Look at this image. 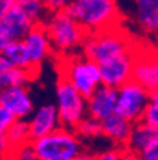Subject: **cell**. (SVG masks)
<instances>
[{
	"mask_svg": "<svg viewBox=\"0 0 158 160\" xmlns=\"http://www.w3.org/2000/svg\"><path fill=\"white\" fill-rule=\"evenodd\" d=\"M12 66H13V64H12V62L6 57V54H4L3 52H0V73L7 69H10Z\"/></svg>",
	"mask_w": 158,
	"mask_h": 160,
	"instance_id": "32",
	"label": "cell"
},
{
	"mask_svg": "<svg viewBox=\"0 0 158 160\" xmlns=\"http://www.w3.org/2000/svg\"><path fill=\"white\" fill-rule=\"evenodd\" d=\"M135 49L98 63L101 84L117 89V87H120L121 84H124L125 82H128L131 79Z\"/></svg>",
	"mask_w": 158,
	"mask_h": 160,
	"instance_id": "9",
	"label": "cell"
},
{
	"mask_svg": "<svg viewBox=\"0 0 158 160\" xmlns=\"http://www.w3.org/2000/svg\"><path fill=\"white\" fill-rule=\"evenodd\" d=\"M9 160H37V159H36V154L33 152L31 144L26 143L23 146L14 149L12 152V154H10Z\"/></svg>",
	"mask_w": 158,
	"mask_h": 160,
	"instance_id": "24",
	"label": "cell"
},
{
	"mask_svg": "<svg viewBox=\"0 0 158 160\" xmlns=\"http://www.w3.org/2000/svg\"><path fill=\"white\" fill-rule=\"evenodd\" d=\"M66 12L87 33L117 26L120 22L117 0H71Z\"/></svg>",
	"mask_w": 158,
	"mask_h": 160,
	"instance_id": "1",
	"label": "cell"
},
{
	"mask_svg": "<svg viewBox=\"0 0 158 160\" xmlns=\"http://www.w3.org/2000/svg\"><path fill=\"white\" fill-rule=\"evenodd\" d=\"M131 79L148 92L158 90V62L154 50L148 49L144 53L140 52V49H135Z\"/></svg>",
	"mask_w": 158,
	"mask_h": 160,
	"instance_id": "10",
	"label": "cell"
},
{
	"mask_svg": "<svg viewBox=\"0 0 158 160\" xmlns=\"http://www.w3.org/2000/svg\"><path fill=\"white\" fill-rule=\"evenodd\" d=\"M70 160H96V156L91 153H86V152H81V153L76 154V156L73 157Z\"/></svg>",
	"mask_w": 158,
	"mask_h": 160,
	"instance_id": "33",
	"label": "cell"
},
{
	"mask_svg": "<svg viewBox=\"0 0 158 160\" xmlns=\"http://www.w3.org/2000/svg\"><path fill=\"white\" fill-rule=\"evenodd\" d=\"M142 160H158V142L147 146L141 153H138Z\"/></svg>",
	"mask_w": 158,
	"mask_h": 160,
	"instance_id": "29",
	"label": "cell"
},
{
	"mask_svg": "<svg viewBox=\"0 0 158 160\" xmlns=\"http://www.w3.org/2000/svg\"><path fill=\"white\" fill-rule=\"evenodd\" d=\"M44 6H46L49 13H54V12H63L67 10L70 2L71 0H43Z\"/></svg>",
	"mask_w": 158,
	"mask_h": 160,
	"instance_id": "26",
	"label": "cell"
},
{
	"mask_svg": "<svg viewBox=\"0 0 158 160\" xmlns=\"http://www.w3.org/2000/svg\"><path fill=\"white\" fill-rule=\"evenodd\" d=\"M37 77V73L30 69L12 66L10 69L0 73V89L12 86H27Z\"/></svg>",
	"mask_w": 158,
	"mask_h": 160,
	"instance_id": "18",
	"label": "cell"
},
{
	"mask_svg": "<svg viewBox=\"0 0 158 160\" xmlns=\"http://www.w3.org/2000/svg\"><path fill=\"white\" fill-rule=\"evenodd\" d=\"M0 104L9 110L14 119H27L34 110L33 100L27 86L0 89Z\"/></svg>",
	"mask_w": 158,
	"mask_h": 160,
	"instance_id": "11",
	"label": "cell"
},
{
	"mask_svg": "<svg viewBox=\"0 0 158 160\" xmlns=\"http://www.w3.org/2000/svg\"><path fill=\"white\" fill-rule=\"evenodd\" d=\"M141 122L150 124V126L158 127V90L150 92L148 103L142 112Z\"/></svg>",
	"mask_w": 158,
	"mask_h": 160,
	"instance_id": "23",
	"label": "cell"
},
{
	"mask_svg": "<svg viewBox=\"0 0 158 160\" xmlns=\"http://www.w3.org/2000/svg\"><path fill=\"white\" fill-rule=\"evenodd\" d=\"M56 94V109L60 126L66 129H74L80 120L87 116L86 97H83L67 80L61 77H59V82H57Z\"/></svg>",
	"mask_w": 158,
	"mask_h": 160,
	"instance_id": "6",
	"label": "cell"
},
{
	"mask_svg": "<svg viewBox=\"0 0 158 160\" xmlns=\"http://www.w3.org/2000/svg\"><path fill=\"white\" fill-rule=\"evenodd\" d=\"M80 49L84 56L98 64L121 53L131 52L135 46L130 34L117 24L108 29L87 33Z\"/></svg>",
	"mask_w": 158,
	"mask_h": 160,
	"instance_id": "3",
	"label": "cell"
},
{
	"mask_svg": "<svg viewBox=\"0 0 158 160\" xmlns=\"http://www.w3.org/2000/svg\"><path fill=\"white\" fill-rule=\"evenodd\" d=\"M14 6L33 23H43L49 14L43 0H16Z\"/></svg>",
	"mask_w": 158,
	"mask_h": 160,
	"instance_id": "20",
	"label": "cell"
},
{
	"mask_svg": "<svg viewBox=\"0 0 158 160\" xmlns=\"http://www.w3.org/2000/svg\"><path fill=\"white\" fill-rule=\"evenodd\" d=\"M124 153H125V147L114 146L113 149L104 150L100 154H97L96 160H124Z\"/></svg>",
	"mask_w": 158,
	"mask_h": 160,
	"instance_id": "25",
	"label": "cell"
},
{
	"mask_svg": "<svg viewBox=\"0 0 158 160\" xmlns=\"http://www.w3.org/2000/svg\"><path fill=\"white\" fill-rule=\"evenodd\" d=\"M150 92L142 87L135 80L130 79L120 87H117V100H115L114 113L124 117L131 123L141 120L142 112L148 103Z\"/></svg>",
	"mask_w": 158,
	"mask_h": 160,
	"instance_id": "7",
	"label": "cell"
},
{
	"mask_svg": "<svg viewBox=\"0 0 158 160\" xmlns=\"http://www.w3.org/2000/svg\"><path fill=\"white\" fill-rule=\"evenodd\" d=\"M10 42H12V39H10L9 33L6 32L3 24L0 23V52H3V49L10 43Z\"/></svg>",
	"mask_w": 158,
	"mask_h": 160,
	"instance_id": "30",
	"label": "cell"
},
{
	"mask_svg": "<svg viewBox=\"0 0 158 160\" xmlns=\"http://www.w3.org/2000/svg\"><path fill=\"white\" fill-rule=\"evenodd\" d=\"M0 160H2V159H0Z\"/></svg>",
	"mask_w": 158,
	"mask_h": 160,
	"instance_id": "35",
	"label": "cell"
},
{
	"mask_svg": "<svg viewBox=\"0 0 158 160\" xmlns=\"http://www.w3.org/2000/svg\"><path fill=\"white\" fill-rule=\"evenodd\" d=\"M100 123H101V136L107 137L111 143H114V146L125 147L132 127L131 122L113 113L100 120Z\"/></svg>",
	"mask_w": 158,
	"mask_h": 160,
	"instance_id": "14",
	"label": "cell"
},
{
	"mask_svg": "<svg viewBox=\"0 0 158 160\" xmlns=\"http://www.w3.org/2000/svg\"><path fill=\"white\" fill-rule=\"evenodd\" d=\"M155 142H158V127L150 126L140 120L137 123H132L128 140L125 144V150L141 153L145 147Z\"/></svg>",
	"mask_w": 158,
	"mask_h": 160,
	"instance_id": "16",
	"label": "cell"
},
{
	"mask_svg": "<svg viewBox=\"0 0 158 160\" xmlns=\"http://www.w3.org/2000/svg\"><path fill=\"white\" fill-rule=\"evenodd\" d=\"M6 136L10 142L12 152L17 147L30 143V132H29V122L27 119H16L6 130Z\"/></svg>",
	"mask_w": 158,
	"mask_h": 160,
	"instance_id": "19",
	"label": "cell"
},
{
	"mask_svg": "<svg viewBox=\"0 0 158 160\" xmlns=\"http://www.w3.org/2000/svg\"><path fill=\"white\" fill-rule=\"evenodd\" d=\"M14 120L16 119H14L13 114L0 104V133H6V130L9 129V126Z\"/></svg>",
	"mask_w": 158,
	"mask_h": 160,
	"instance_id": "27",
	"label": "cell"
},
{
	"mask_svg": "<svg viewBox=\"0 0 158 160\" xmlns=\"http://www.w3.org/2000/svg\"><path fill=\"white\" fill-rule=\"evenodd\" d=\"M57 59L60 60V77L67 80L83 97L87 99L101 84L98 64L83 53H70L64 56H57Z\"/></svg>",
	"mask_w": 158,
	"mask_h": 160,
	"instance_id": "4",
	"label": "cell"
},
{
	"mask_svg": "<svg viewBox=\"0 0 158 160\" xmlns=\"http://www.w3.org/2000/svg\"><path fill=\"white\" fill-rule=\"evenodd\" d=\"M24 50H26L27 59H29L30 69L39 72L40 66L46 62L49 57L53 56V49L50 44L47 32L43 23H34L30 30L22 39Z\"/></svg>",
	"mask_w": 158,
	"mask_h": 160,
	"instance_id": "8",
	"label": "cell"
},
{
	"mask_svg": "<svg viewBox=\"0 0 158 160\" xmlns=\"http://www.w3.org/2000/svg\"><path fill=\"white\" fill-rule=\"evenodd\" d=\"M47 32L53 54L64 56L80 49L87 36V32L77 23L66 10L49 13L43 22Z\"/></svg>",
	"mask_w": 158,
	"mask_h": 160,
	"instance_id": "2",
	"label": "cell"
},
{
	"mask_svg": "<svg viewBox=\"0 0 158 160\" xmlns=\"http://www.w3.org/2000/svg\"><path fill=\"white\" fill-rule=\"evenodd\" d=\"M115 100H117V89L100 84L86 99L87 114L97 120H103L104 117L114 113Z\"/></svg>",
	"mask_w": 158,
	"mask_h": 160,
	"instance_id": "12",
	"label": "cell"
},
{
	"mask_svg": "<svg viewBox=\"0 0 158 160\" xmlns=\"http://www.w3.org/2000/svg\"><path fill=\"white\" fill-rule=\"evenodd\" d=\"M134 14L137 24L145 34H157L158 0H134Z\"/></svg>",
	"mask_w": 158,
	"mask_h": 160,
	"instance_id": "15",
	"label": "cell"
},
{
	"mask_svg": "<svg viewBox=\"0 0 158 160\" xmlns=\"http://www.w3.org/2000/svg\"><path fill=\"white\" fill-rule=\"evenodd\" d=\"M16 0H0V19L14 6Z\"/></svg>",
	"mask_w": 158,
	"mask_h": 160,
	"instance_id": "31",
	"label": "cell"
},
{
	"mask_svg": "<svg viewBox=\"0 0 158 160\" xmlns=\"http://www.w3.org/2000/svg\"><path fill=\"white\" fill-rule=\"evenodd\" d=\"M37 160H70L84 152L83 140L73 129L57 127L46 136L30 140Z\"/></svg>",
	"mask_w": 158,
	"mask_h": 160,
	"instance_id": "5",
	"label": "cell"
},
{
	"mask_svg": "<svg viewBox=\"0 0 158 160\" xmlns=\"http://www.w3.org/2000/svg\"><path fill=\"white\" fill-rule=\"evenodd\" d=\"M74 132L80 139H96V137L101 136V123L100 120L94 119V117L89 116L83 117L79 123L74 127Z\"/></svg>",
	"mask_w": 158,
	"mask_h": 160,
	"instance_id": "22",
	"label": "cell"
},
{
	"mask_svg": "<svg viewBox=\"0 0 158 160\" xmlns=\"http://www.w3.org/2000/svg\"><path fill=\"white\" fill-rule=\"evenodd\" d=\"M124 160H142V159H141V156H140L138 153H134V152H128V150H125Z\"/></svg>",
	"mask_w": 158,
	"mask_h": 160,
	"instance_id": "34",
	"label": "cell"
},
{
	"mask_svg": "<svg viewBox=\"0 0 158 160\" xmlns=\"http://www.w3.org/2000/svg\"><path fill=\"white\" fill-rule=\"evenodd\" d=\"M10 154H12V146H10L9 139L6 133H0V159L9 160Z\"/></svg>",
	"mask_w": 158,
	"mask_h": 160,
	"instance_id": "28",
	"label": "cell"
},
{
	"mask_svg": "<svg viewBox=\"0 0 158 160\" xmlns=\"http://www.w3.org/2000/svg\"><path fill=\"white\" fill-rule=\"evenodd\" d=\"M0 23L3 24V27L6 29V32L9 33L12 40H22L24 37V34L30 30V27L33 26V22L30 19H27L16 6H13L12 9L0 19Z\"/></svg>",
	"mask_w": 158,
	"mask_h": 160,
	"instance_id": "17",
	"label": "cell"
},
{
	"mask_svg": "<svg viewBox=\"0 0 158 160\" xmlns=\"http://www.w3.org/2000/svg\"><path fill=\"white\" fill-rule=\"evenodd\" d=\"M3 53L6 54V57L12 62L13 66L23 67V69H30L29 59H27L26 50H24V46H23V42H22V40H12L3 49Z\"/></svg>",
	"mask_w": 158,
	"mask_h": 160,
	"instance_id": "21",
	"label": "cell"
},
{
	"mask_svg": "<svg viewBox=\"0 0 158 160\" xmlns=\"http://www.w3.org/2000/svg\"><path fill=\"white\" fill-rule=\"evenodd\" d=\"M29 117L30 120L27 122H29V132L31 140L46 136L50 132L60 127L56 104H44L37 110H33V113Z\"/></svg>",
	"mask_w": 158,
	"mask_h": 160,
	"instance_id": "13",
	"label": "cell"
}]
</instances>
